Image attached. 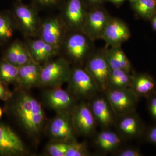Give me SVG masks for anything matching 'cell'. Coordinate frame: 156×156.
Returning <instances> with one entry per match:
<instances>
[{
  "instance_id": "1",
  "label": "cell",
  "mask_w": 156,
  "mask_h": 156,
  "mask_svg": "<svg viewBox=\"0 0 156 156\" xmlns=\"http://www.w3.org/2000/svg\"><path fill=\"white\" fill-rule=\"evenodd\" d=\"M13 112L21 126L29 134L36 136L41 132L45 120L41 104L30 94L23 92L13 105Z\"/></svg>"
},
{
  "instance_id": "2",
  "label": "cell",
  "mask_w": 156,
  "mask_h": 156,
  "mask_svg": "<svg viewBox=\"0 0 156 156\" xmlns=\"http://www.w3.org/2000/svg\"><path fill=\"white\" fill-rule=\"evenodd\" d=\"M71 71L69 62L64 58L47 62L41 67L39 84L54 88L60 87L69 80Z\"/></svg>"
},
{
  "instance_id": "3",
  "label": "cell",
  "mask_w": 156,
  "mask_h": 156,
  "mask_svg": "<svg viewBox=\"0 0 156 156\" xmlns=\"http://www.w3.org/2000/svg\"><path fill=\"white\" fill-rule=\"evenodd\" d=\"M106 97L116 116L121 117L133 112L138 97L129 88H109Z\"/></svg>"
},
{
  "instance_id": "4",
  "label": "cell",
  "mask_w": 156,
  "mask_h": 156,
  "mask_svg": "<svg viewBox=\"0 0 156 156\" xmlns=\"http://www.w3.org/2000/svg\"><path fill=\"white\" fill-rule=\"evenodd\" d=\"M86 69L94 79L99 91L105 92L109 88V77L112 69L104 50L93 52L87 59Z\"/></svg>"
},
{
  "instance_id": "5",
  "label": "cell",
  "mask_w": 156,
  "mask_h": 156,
  "mask_svg": "<svg viewBox=\"0 0 156 156\" xmlns=\"http://www.w3.org/2000/svg\"><path fill=\"white\" fill-rule=\"evenodd\" d=\"M94 41L82 31H73L65 39V50L70 58L75 61L84 60L94 52Z\"/></svg>"
},
{
  "instance_id": "6",
  "label": "cell",
  "mask_w": 156,
  "mask_h": 156,
  "mask_svg": "<svg viewBox=\"0 0 156 156\" xmlns=\"http://www.w3.org/2000/svg\"><path fill=\"white\" fill-rule=\"evenodd\" d=\"M68 82L71 91L78 97H91L100 91L94 79L86 69L76 67L72 69Z\"/></svg>"
},
{
  "instance_id": "7",
  "label": "cell",
  "mask_w": 156,
  "mask_h": 156,
  "mask_svg": "<svg viewBox=\"0 0 156 156\" xmlns=\"http://www.w3.org/2000/svg\"><path fill=\"white\" fill-rule=\"evenodd\" d=\"M111 17L104 9L94 7L87 12L82 31L94 41L101 39L104 30Z\"/></svg>"
},
{
  "instance_id": "8",
  "label": "cell",
  "mask_w": 156,
  "mask_h": 156,
  "mask_svg": "<svg viewBox=\"0 0 156 156\" xmlns=\"http://www.w3.org/2000/svg\"><path fill=\"white\" fill-rule=\"evenodd\" d=\"M131 31L126 23L116 17H111L104 30L101 40L108 47L121 46L131 37Z\"/></svg>"
},
{
  "instance_id": "9",
  "label": "cell",
  "mask_w": 156,
  "mask_h": 156,
  "mask_svg": "<svg viewBox=\"0 0 156 156\" xmlns=\"http://www.w3.org/2000/svg\"><path fill=\"white\" fill-rule=\"evenodd\" d=\"M66 27L63 20L57 17L46 20L40 27L41 38L59 50L64 43Z\"/></svg>"
},
{
  "instance_id": "10",
  "label": "cell",
  "mask_w": 156,
  "mask_h": 156,
  "mask_svg": "<svg viewBox=\"0 0 156 156\" xmlns=\"http://www.w3.org/2000/svg\"><path fill=\"white\" fill-rule=\"evenodd\" d=\"M50 123L49 132L56 141L70 143L75 140V127L72 119L66 112H61Z\"/></svg>"
},
{
  "instance_id": "11",
  "label": "cell",
  "mask_w": 156,
  "mask_h": 156,
  "mask_svg": "<svg viewBox=\"0 0 156 156\" xmlns=\"http://www.w3.org/2000/svg\"><path fill=\"white\" fill-rule=\"evenodd\" d=\"M87 12L81 0H68L64 11L66 27L72 31H82Z\"/></svg>"
},
{
  "instance_id": "12",
  "label": "cell",
  "mask_w": 156,
  "mask_h": 156,
  "mask_svg": "<svg viewBox=\"0 0 156 156\" xmlns=\"http://www.w3.org/2000/svg\"><path fill=\"white\" fill-rule=\"evenodd\" d=\"M25 152L19 136L9 126L0 124V155H18Z\"/></svg>"
},
{
  "instance_id": "13",
  "label": "cell",
  "mask_w": 156,
  "mask_h": 156,
  "mask_svg": "<svg viewBox=\"0 0 156 156\" xmlns=\"http://www.w3.org/2000/svg\"><path fill=\"white\" fill-rule=\"evenodd\" d=\"M14 14L17 23L26 34L30 36L36 35L40 26L34 9L23 4H18L14 7Z\"/></svg>"
},
{
  "instance_id": "14",
  "label": "cell",
  "mask_w": 156,
  "mask_h": 156,
  "mask_svg": "<svg viewBox=\"0 0 156 156\" xmlns=\"http://www.w3.org/2000/svg\"><path fill=\"white\" fill-rule=\"evenodd\" d=\"M72 120L76 130L82 135H90L95 131L97 122L87 104L81 103L76 108Z\"/></svg>"
},
{
  "instance_id": "15",
  "label": "cell",
  "mask_w": 156,
  "mask_h": 156,
  "mask_svg": "<svg viewBox=\"0 0 156 156\" xmlns=\"http://www.w3.org/2000/svg\"><path fill=\"white\" fill-rule=\"evenodd\" d=\"M91 108L96 122L102 128L107 129L113 124L115 115L106 97L95 98Z\"/></svg>"
},
{
  "instance_id": "16",
  "label": "cell",
  "mask_w": 156,
  "mask_h": 156,
  "mask_svg": "<svg viewBox=\"0 0 156 156\" xmlns=\"http://www.w3.org/2000/svg\"><path fill=\"white\" fill-rule=\"evenodd\" d=\"M129 89L138 98H150L154 95L156 82L148 74L134 73L131 74Z\"/></svg>"
},
{
  "instance_id": "17",
  "label": "cell",
  "mask_w": 156,
  "mask_h": 156,
  "mask_svg": "<svg viewBox=\"0 0 156 156\" xmlns=\"http://www.w3.org/2000/svg\"><path fill=\"white\" fill-rule=\"evenodd\" d=\"M45 98L51 108L59 112H66L72 107L74 103L72 96L59 87H54V89L47 91Z\"/></svg>"
},
{
  "instance_id": "18",
  "label": "cell",
  "mask_w": 156,
  "mask_h": 156,
  "mask_svg": "<svg viewBox=\"0 0 156 156\" xmlns=\"http://www.w3.org/2000/svg\"><path fill=\"white\" fill-rule=\"evenodd\" d=\"M40 63L33 60L19 67L17 83L26 89H30L40 83L41 67Z\"/></svg>"
},
{
  "instance_id": "19",
  "label": "cell",
  "mask_w": 156,
  "mask_h": 156,
  "mask_svg": "<svg viewBox=\"0 0 156 156\" xmlns=\"http://www.w3.org/2000/svg\"><path fill=\"white\" fill-rule=\"evenodd\" d=\"M28 48L33 60L40 64L49 61L59 50L41 38L30 41Z\"/></svg>"
},
{
  "instance_id": "20",
  "label": "cell",
  "mask_w": 156,
  "mask_h": 156,
  "mask_svg": "<svg viewBox=\"0 0 156 156\" xmlns=\"http://www.w3.org/2000/svg\"><path fill=\"white\" fill-rule=\"evenodd\" d=\"M4 58L18 67L34 60L28 48L19 41L11 44L6 50Z\"/></svg>"
},
{
  "instance_id": "21",
  "label": "cell",
  "mask_w": 156,
  "mask_h": 156,
  "mask_svg": "<svg viewBox=\"0 0 156 156\" xmlns=\"http://www.w3.org/2000/svg\"><path fill=\"white\" fill-rule=\"evenodd\" d=\"M119 124L118 129L125 137H137L143 134L144 131L143 124L135 115L130 113L122 116Z\"/></svg>"
},
{
  "instance_id": "22",
  "label": "cell",
  "mask_w": 156,
  "mask_h": 156,
  "mask_svg": "<svg viewBox=\"0 0 156 156\" xmlns=\"http://www.w3.org/2000/svg\"><path fill=\"white\" fill-rule=\"evenodd\" d=\"M105 54L112 69H122L131 73L132 68L121 46L104 49Z\"/></svg>"
},
{
  "instance_id": "23",
  "label": "cell",
  "mask_w": 156,
  "mask_h": 156,
  "mask_svg": "<svg viewBox=\"0 0 156 156\" xmlns=\"http://www.w3.org/2000/svg\"><path fill=\"white\" fill-rule=\"evenodd\" d=\"M95 142L101 150L108 152L118 148L122 143V139L115 132L106 130L98 134Z\"/></svg>"
},
{
  "instance_id": "24",
  "label": "cell",
  "mask_w": 156,
  "mask_h": 156,
  "mask_svg": "<svg viewBox=\"0 0 156 156\" xmlns=\"http://www.w3.org/2000/svg\"><path fill=\"white\" fill-rule=\"evenodd\" d=\"M131 73L124 70L112 69L109 77V88H129L131 84Z\"/></svg>"
},
{
  "instance_id": "25",
  "label": "cell",
  "mask_w": 156,
  "mask_h": 156,
  "mask_svg": "<svg viewBox=\"0 0 156 156\" xmlns=\"http://www.w3.org/2000/svg\"><path fill=\"white\" fill-rule=\"evenodd\" d=\"M131 4L135 13L143 19L150 20L156 14V0H136Z\"/></svg>"
},
{
  "instance_id": "26",
  "label": "cell",
  "mask_w": 156,
  "mask_h": 156,
  "mask_svg": "<svg viewBox=\"0 0 156 156\" xmlns=\"http://www.w3.org/2000/svg\"><path fill=\"white\" fill-rule=\"evenodd\" d=\"M19 67L14 65L5 58L0 60V81L6 84L17 83Z\"/></svg>"
},
{
  "instance_id": "27",
  "label": "cell",
  "mask_w": 156,
  "mask_h": 156,
  "mask_svg": "<svg viewBox=\"0 0 156 156\" xmlns=\"http://www.w3.org/2000/svg\"><path fill=\"white\" fill-rule=\"evenodd\" d=\"M14 23L8 14H0V42L8 41L14 36Z\"/></svg>"
},
{
  "instance_id": "28",
  "label": "cell",
  "mask_w": 156,
  "mask_h": 156,
  "mask_svg": "<svg viewBox=\"0 0 156 156\" xmlns=\"http://www.w3.org/2000/svg\"><path fill=\"white\" fill-rule=\"evenodd\" d=\"M89 154L86 144L77 142L75 140L69 143L66 156H85Z\"/></svg>"
},
{
  "instance_id": "29",
  "label": "cell",
  "mask_w": 156,
  "mask_h": 156,
  "mask_svg": "<svg viewBox=\"0 0 156 156\" xmlns=\"http://www.w3.org/2000/svg\"><path fill=\"white\" fill-rule=\"evenodd\" d=\"M69 143L56 141L48 145L47 151L51 156H66Z\"/></svg>"
},
{
  "instance_id": "30",
  "label": "cell",
  "mask_w": 156,
  "mask_h": 156,
  "mask_svg": "<svg viewBox=\"0 0 156 156\" xmlns=\"http://www.w3.org/2000/svg\"><path fill=\"white\" fill-rule=\"evenodd\" d=\"M119 156H142V154L140 151L137 149L128 148L124 149L119 152L117 154Z\"/></svg>"
},
{
  "instance_id": "31",
  "label": "cell",
  "mask_w": 156,
  "mask_h": 156,
  "mask_svg": "<svg viewBox=\"0 0 156 156\" xmlns=\"http://www.w3.org/2000/svg\"><path fill=\"white\" fill-rule=\"evenodd\" d=\"M11 96V92L6 87V84L0 81V100H7Z\"/></svg>"
},
{
  "instance_id": "32",
  "label": "cell",
  "mask_w": 156,
  "mask_h": 156,
  "mask_svg": "<svg viewBox=\"0 0 156 156\" xmlns=\"http://www.w3.org/2000/svg\"><path fill=\"white\" fill-rule=\"evenodd\" d=\"M148 110L151 117L156 120V95H154L150 97Z\"/></svg>"
},
{
  "instance_id": "33",
  "label": "cell",
  "mask_w": 156,
  "mask_h": 156,
  "mask_svg": "<svg viewBox=\"0 0 156 156\" xmlns=\"http://www.w3.org/2000/svg\"><path fill=\"white\" fill-rule=\"evenodd\" d=\"M146 137L149 142L156 144V126L152 127L148 131Z\"/></svg>"
},
{
  "instance_id": "34",
  "label": "cell",
  "mask_w": 156,
  "mask_h": 156,
  "mask_svg": "<svg viewBox=\"0 0 156 156\" xmlns=\"http://www.w3.org/2000/svg\"><path fill=\"white\" fill-rule=\"evenodd\" d=\"M41 5L44 6H52L55 5L58 0H37Z\"/></svg>"
},
{
  "instance_id": "35",
  "label": "cell",
  "mask_w": 156,
  "mask_h": 156,
  "mask_svg": "<svg viewBox=\"0 0 156 156\" xmlns=\"http://www.w3.org/2000/svg\"><path fill=\"white\" fill-rule=\"evenodd\" d=\"M89 5L94 7H98V5L101 4L104 0H86Z\"/></svg>"
},
{
  "instance_id": "36",
  "label": "cell",
  "mask_w": 156,
  "mask_h": 156,
  "mask_svg": "<svg viewBox=\"0 0 156 156\" xmlns=\"http://www.w3.org/2000/svg\"><path fill=\"white\" fill-rule=\"evenodd\" d=\"M150 21H151L152 27L154 30L156 31V14L154 15L153 17L151 18Z\"/></svg>"
},
{
  "instance_id": "37",
  "label": "cell",
  "mask_w": 156,
  "mask_h": 156,
  "mask_svg": "<svg viewBox=\"0 0 156 156\" xmlns=\"http://www.w3.org/2000/svg\"><path fill=\"white\" fill-rule=\"evenodd\" d=\"M109 1L113 3L114 4L116 5H119L124 2L126 0H108Z\"/></svg>"
},
{
  "instance_id": "38",
  "label": "cell",
  "mask_w": 156,
  "mask_h": 156,
  "mask_svg": "<svg viewBox=\"0 0 156 156\" xmlns=\"http://www.w3.org/2000/svg\"><path fill=\"white\" fill-rule=\"evenodd\" d=\"M3 112L2 110V108H0V119H1V117L2 116V115Z\"/></svg>"
},
{
  "instance_id": "39",
  "label": "cell",
  "mask_w": 156,
  "mask_h": 156,
  "mask_svg": "<svg viewBox=\"0 0 156 156\" xmlns=\"http://www.w3.org/2000/svg\"><path fill=\"white\" fill-rule=\"evenodd\" d=\"M136 1V0H129V1L131 2V3L134 2H135Z\"/></svg>"
},
{
  "instance_id": "40",
  "label": "cell",
  "mask_w": 156,
  "mask_h": 156,
  "mask_svg": "<svg viewBox=\"0 0 156 156\" xmlns=\"http://www.w3.org/2000/svg\"></svg>"
}]
</instances>
